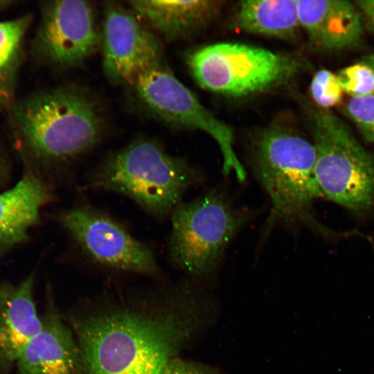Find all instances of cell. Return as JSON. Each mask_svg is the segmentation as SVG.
I'll return each instance as SVG.
<instances>
[{"label": "cell", "mask_w": 374, "mask_h": 374, "mask_svg": "<svg viewBox=\"0 0 374 374\" xmlns=\"http://www.w3.org/2000/svg\"><path fill=\"white\" fill-rule=\"evenodd\" d=\"M186 64L196 82L232 97L253 95L285 85L306 66L287 53L238 42H219L190 52Z\"/></svg>", "instance_id": "obj_6"}, {"label": "cell", "mask_w": 374, "mask_h": 374, "mask_svg": "<svg viewBox=\"0 0 374 374\" xmlns=\"http://www.w3.org/2000/svg\"><path fill=\"white\" fill-rule=\"evenodd\" d=\"M31 18L24 15L0 21V109L9 110L15 102L24 41Z\"/></svg>", "instance_id": "obj_18"}, {"label": "cell", "mask_w": 374, "mask_h": 374, "mask_svg": "<svg viewBox=\"0 0 374 374\" xmlns=\"http://www.w3.org/2000/svg\"><path fill=\"white\" fill-rule=\"evenodd\" d=\"M248 162L271 204L264 239L278 226L306 227L324 236L339 235L322 225L314 215V202L322 194L312 142L285 123L273 122L252 139Z\"/></svg>", "instance_id": "obj_3"}, {"label": "cell", "mask_w": 374, "mask_h": 374, "mask_svg": "<svg viewBox=\"0 0 374 374\" xmlns=\"http://www.w3.org/2000/svg\"><path fill=\"white\" fill-rule=\"evenodd\" d=\"M160 374H217L206 366L178 357L172 358Z\"/></svg>", "instance_id": "obj_22"}, {"label": "cell", "mask_w": 374, "mask_h": 374, "mask_svg": "<svg viewBox=\"0 0 374 374\" xmlns=\"http://www.w3.org/2000/svg\"><path fill=\"white\" fill-rule=\"evenodd\" d=\"M34 273L19 283L0 282V373L8 374L43 324L33 296Z\"/></svg>", "instance_id": "obj_14"}, {"label": "cell", "mask_w": 374, "mask_h": 374, "mask_svg": "<svg viewBox=\"0 0 374 374\" xmlns=\"http://www.w3.org/2000/svg\"><path fill=\"white\" fill-rule=\"evenodd\" d=\"M346 111L365 140L374 143V93L351 97Z\"/></svg>", "instance_id": "obj_21"}, {"label": "cell", "mask_w": 374, "mask_h": 374, "mask_svg": "<svg viewBox=\"0 0 374 374\" xmlns=\"http://www.w3.org/2000/svg\"><path fill=\"white\" fill-rule=\"evenodd\" d=\"M203 179L202 172L185 159L170 154L156 140L140 137L106 156L91 172L88 184L125 196L163 219Z\"/></svg>", "instance_id": "obj_4"}, {"label": "cell", "mask_w": 374, "mask_h": 374, "mask_svg": "<svg viewBox=\"0 0 374 374\" xmlns=\"http://www.w3.org/2000/svg\"><path fill=\"white\" fill-rule=\"evenodd\" d=\"M224 1L215 0L130 2L135 15L168 40H175L206 26L217 17Z\"/></svg>", "instance_id": "obj_16"}, {"label": "cell", "mask_w": 374, "mask_h": 374, "mask_svg": "<svg viewBox=\"0 0 374 374\" xmlns=\"http://www.w3.org/2000/svg\"><path fill=\"white\" fill-rule=\"evenodd\" d=\"M374 69V55L371 56L366 61H364Z\"/></svg>", "instance_id": "obj_26"}, {"label": "cell", "mask_w": 374, "mask_h": 374, "mask_svg": "<svg viewBox=\"0 0 374 374\" xmlns=\"http://www.w3.org/2000/svg\"><path fill=\"white\" fill-rule=\"evenodd\" d=\"M103 69L112 82L128 84L144 69L163 60L157 36L134 12L115 2L104 6Z\"/></svg>", "instance_id": "obj_11"}, {"label": "cell", "mask_w": 374, "mask_h": 374, "mask_svg": "<svg viewBox=\"0 0 374 374\" xmlns=\"http://www.w3.org/2000/svg\"><path fill=\"white\" fill-rule=\"evenodd\" d=\"M233 26L251 34L294 39L301 26L297 0H247L240 3Z\"/></svg>", "instance_id": "obj_17"}, {"label": "cell", "mask_w": 374, "mask_h": 374, "mask_svg": "<svg viewBox=\"0 0 374 374\" xmlns=\"http://www.w3.org/2000/svg\"><path fill=\"white\" fill-rule=\"evenodd\" d=\"M26 167L48 181L62 175L101 141L105 119L98 100L75 84L37 91L8 110Z\"/></svg>", "instance_id": "obj_2"}, {"label": "cell", "mask_w": 374, "mask_h": 374, "mask_svg": "<svg viewBox=\"0 0 374 374\" xmlns=\"http://www.w3.org/2000/svg\"><path fill=\"white\" fill-rule=\"evenodd\" d=\"M123 303L72 321L85 374H160L192 325L173 306Z\"/></svg>", "instance_id": "obj_1"}, {"label": "cell", "mask_w": 374, "mask_h": 374, "mask_svg": "<svg viewBox=\"0 0 374 374\" xmlns=\"http://www.w3.org/2000/svg\"><path fill=\"white\" fill-rule=\"evenodd\" d=\"M337 75L343 91L351 97L374 93V69L365 62L346 66Z\"/></svg>", "instance_id": "obj_19"}, {"label": "cell", "mask_w": 374, "mask_h": 374, "mask_svg": "<svg viewBox=\"0 0 374 374\" xmlns=\"http://www.w3.org/2000/svg\"><path fill=\"white\" fill-rule=\"evenodd\" d=\"M52 194L50 182L28 167L17 182L0 190V258L29 239Z\"/></svg>", "instance_id": "obj_12"}, {"label": "cell", "mask_w": 374, "mask_h": 374, "mask_svg": "<svg viewBox=\"0 0 374 374\" xmlns=\"http://www.w3.org/2000/svg\"><path fill=\"white\" fill-rule=\"evenodd\" d=\"M310 91L315 103L326 109L339 104L344 92L337 75L326 69L319 70L314 75Z\"/></svg>", "instance_id": "obj_20"}, {"label": "cell", "mask_w": 374, "mask_h": 374, "mask_svg": "<svg viewBox=\"0 0 374 374\" xmlns=\"http://www.w3.org/2000/svg\"><path fill=\"white\" fill-rule=\"evenodd\" d=\"M250 217L249 211L235 207L218 189L182 202L170 215L168 244L170 262L193 276L212 274Z\"/></svg>", "instance_id": "obj_5"}, {"label": "cell", "mask_w": 374, "mask_h": 374, "mask_svg": "<svg viewBox=\"0 0 374 374\" xmlns=\"http://www.w3.org/2000/svg\"><path fill=\"white\" fill-rule=\"evenodd\" d=\"M56 219L80 253L108 270L154 276L159 273L155 254L118 221L91 205L60 211Z\"/></svg>", "instance_id": "obj_9"}, {"label": "cell", "mask_w": 374, "mask_h": 374, "mask_svg": "<svg viewBox=\"0 0 374 374\" xmlns=\"http://www.w3.org/2000/svg\"><path fill=\"white\" fill-rule=\"evenodd\" d=\"M355 3L361 12L364 21L374 30V0H360Z\"/></svg>", "instance_id": "obj_24"}, {"label": "cell", "mask_w": 374, "mask_h": 374, "mask_svg": "<svg viewBox=\"0 0 374 374\" xmlns=\"http://www.w3.org/2000/svg\"><path fill=\"white\" fill-rule=\"evenodd\" d=\"M42 320L41 330L17 359V374H85L78 342L69 328L53 314Z\"/></svg>", "instance_id": "obj_15"}, {"label": "cell", "mask_w": 374, "mask_h": 374, "mask_svg": "<svg viewBox=\"0 0 374 374\" xmlns=\"http://www.w3.org/2000/svg\"><path fill=\"white\" fill-rule=\"evenodd\" d=\"M15 1L0 0V11L6 10L11 6H13Z\"/></svg>", "instance_id": "obj_25"}, {"label": "cell", "mask_w": 374, "mask_h": 374, "mask_svg": "<svg viewBox=\"0 0 374 374\" xmlns=\"http://www.w3.org/2000/svg\"><path fill=\"white\" fill-rule=\"evenodd\" d=\"M11 164L6 150L0 143V190L4 189L11 175Z\"/></svg>", "instance_id": "obj_23"}, {"label": "cell", "mask_w": 374, "mask_h": 374, "mask_svg": "<svg viewBox=\"0 0 374 374\" xmlns=\"http://www.w3.org/2000/svg\"><path fill=\"white\" fill-rule=\"evenodd\" d=\"M314 170L322 195L356 214L374 209V153L326 109L311 112Z\"/></svg>", "instance_id": "obj_7"}, {"label": "cell", "mask_w": 374, "mask_h": 374, "mask_svg": "<svg viewBox=\"0 0 374 374\" xmlns=\"http://www.w3.org/2000/svg\"><path fill=\"white\" fill-rule=\"evenodd\" d=\"M301 28L316 50L331 52L357 46L364 33V18L357 6L346 0H297Z\"/></svg>", "instance_id": "obj_13"}, {"label": "cell", "mask_w": 374, "mask_h": 374, "mask_svg": "<svg viewBox=\"0 0 374 374\" xmlns=\"http://www.w3.org/2000/svg\"><path fill=\"white\" fill-rule=\"evenodd\" d=\"M40 14L31 44L39 61L60 69L75 67L100 47L102 33L89 1H45Z\"/></svg>", "instance_id": "obj_10"}, {"label": "cell", "mask_w": 374, "mask_h": 374, "mask_svg": "<svg viewBox=\"0 0 374 374\" xmlns=\"http://www.w3.org/2000/svg\"><path fill=\"white\" fill-rule=\"evenodd\" d=\"M128 85L139 104L159 120L211 136L221 151L224 174L234 173L240 181L245 180L246 170L234 151L232 129L206 108L163 60L140 72Z\"/></svg>", "instance_id": "obj_8"}]
</instances>
